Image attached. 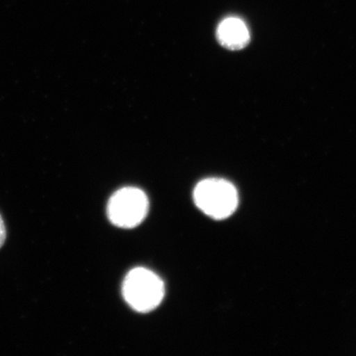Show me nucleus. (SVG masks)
Here are the masks:
<instances>
[{"label": "nucleus", "instance_id": "obj_1", "mask_svg": "<svg viewBox=\"0 0 356 356\" xmlns=\"http://www.w3.org/2000/svg\"><path fill=\"white\" fill-rule=\"evenodd\" d=\"M164 284L152 271L138 267L124 278L122 293L124 300L134 310L149 313L158 308L163 300Z\"/></svg>", "mask_w": 356, "mask_h": 356}, {"label": "nucleus", "instance_id": "obj_2", "mask_svg": "<svg viewBox=\"0 0 356 356\" xmlns=\"http://www.w3.org/2000/svg\"><path fill=\"white\" fill-rule=\"evenodd\" d=\"M194 202L200 211L216 220L229 217L237 209L238 197L232 184L220 178H208L195 186Z\"/></svg>", "mask_w": 356, "mask_h": 356}, {"label": "nucleus", "instance_id": "obj_4", "mask_svg": "<svg viewBox=\"0 0 356 356\" xmlns=\"http://www.w3.org/2000/svg\"><path fill=\"white\" fill-rule=\"evenodd\" d=\"M217 38L222 47L238 51L247 46L250 35L244 22L237 17H229L218 26Z\"/></svg>", "mask_w": 356, "mask_h": 356}, {"label": "nucleus", "instance_id": "obj_3", "mask_svg": "<svg viewBox=\"0 0 356 356\" xmlns=\"http://www.w3.org/2000/svg\"><path fill=\"white\" fill-rule=\"evenodd\" d=\"M149 211V200L144 191L136 188H124L109 200L108 215L115 226L133 229L144 221Z\"/></svg>", "mask_w": 356, "mask_h": 356}, {"label": "nucleus", "instance_id": "obj_5", "mask_svg": "<svg viewBox=\"0 0 356 356\" xmlns=\"http://www.w3.org/2000/svg\"><path fill=\"white\" fill-rule=\"evenodd\" d=\"M6 225H4V222L2 219L1 216H0V248L3 247L4 243H6Z\"/></svg>", "mask_w": 356, "mask_h": 356}]
</instances>
